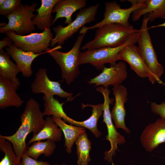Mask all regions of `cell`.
Masks as SVG:
<instances>
[{
  "label": "cell",
  "mask_w": 165,
  "mask_h": 165,
  "mask_svg": "<svg viewBox=\"0 0 165 165\" xmlns=\"http://www.w3.org/2000/svg\"><path fill=\"white\" fill-rule=\"evenodd\" d=\"M44 116L38 102L31 98L27 101L20 116L21 125L16 132L10 136L2 135L12 144L20 163L28 147L26 143L28 135L31 133L35 135L42 129L45 122Z\"/></svg>",
  "instance_id": "obj_1"
},
{
  "label": "cell",
  "mask_w": 165,
  "mask_h": 165,
  "mask_svg": "<svg viewBox=\"0 0 165 165\" xmlns=\"http://www.w3.org/2000/svg\"><path fill=\"white\" fill-rule=\"evenodd\" d=\"M138 31L131 25L127 26L117 24H105L97 28L94 39L86 43L81 49L85 50L119 46Z\"/></svg>",
  "instance_id": "obj_2"
},
{
  "label": "cell",
  "mask_w": 165,
  "mask_h": 165,
  "mask_svg": "<svg viewBox=\"0 0 165 165\" xmlns=\"http://www.w3.org/2000/svg\"><path fill=\"white\" fill-rule=\"evenodd\" d=\"M149 21L148 14L145 15L137 36V47L150 72V76L148 78L149 81L152 84L156 82L164 84L160 80L164 68L158 61L157 54L153 46L147 26Z\"/></svg>",
  "instance_id": "obj_3"
},
{
  "label": "cell",
  "mask_w": 165,
  "mask_h": 165,
  "mask_svg": "<svg viewBox=\"0 0 165 165\" xmlns=\"http://www.w3.org/2000/svg\"><path fill=\"white\" fill-rule=\"evenodd\" d=\"M86 33L79 35L72 49L63 52L58 50L62 48L57 46L51 49L48 53L58 64L61 71L62 78L68 85H70L80 73L79 60L81 53L80 49Z\"/></svg>",
  "instance_id": "obj_4"
},
{
  "label": "cell",
  "mask_w": 165,
  "mask_h": 165,
  "mask_svg": "<svg viewBox=\"0 0 165 165\" xmlns=\"http://www.w3.org/2000/svg\"><path fill=\"white\" fill-rule=\"evenodd\" d=\"M131 3L129 8H121L120 5L116 1L106 2L105 3V10L104 18L100 22L92 26L83 27L79 31V34L87 33L89 30L101 27L110 24H117L127 26L131 25L129 21V17L132 13L138 9L145 7V0H128Z\"/></svg>",
  "instance_id": "obj_5"
},
{
  "label": "cell",
  "mask_w": 165,
  "mask_h": 165,
  "mask_svg": "<svg viewBox=\"0 0 165 165\" xmlns=\"http://www.w3.org/2000/svg\"><path fill=\"white\" fill-rule=\"evenodd\" d=\"M138 32L134 35L122 45L115 47H105L86 50L81 52L79 63V65L90 63L98 70H102L105 64H113L118 61L120 52L127 46L137 43Z\"/></svg>",
  "instance_id": "obj_6"
},
{
  "label": "cell",
  "mask_w": 165,
  "mask_h": 165,
  "mask_svg": "<svg viewBox=\"0 0 165 165\" xmlns=\"http://www.w3.org/2000/svg\"><path fill=\"white\" fill-rule=\"evenodd\" d=\"M99 5L97 4L81 9L76 14L75 19L66 26L59 24L54 27L55 35L51 41L50 47L53 48L56 44L58 46L63 45L85 24L95 20Z\"/></svg>",
  "instance_id": "obj_7"
},
{
  "label": "cell",
  "mask_w": 165,
  "mask_h": 165,
  "mask_svg": "<svg viewBox=\"0 0 165 165\" xmlns=\"http://www.w3.org/2000/svg\"><path fill=\"white\" fill-rule=\"evenodd\" d=\"M5 34L12 40L13 44L22 50L35 54L47 52L50 48L53 34L50 28L45 29L41 33H31L25 35L17 34L13 31H9Z\"/></svg>",
  "instance_id": "obj_8"
},
{
  "label": "cell",
  "mask_w": 165,
  "mask_h": 165,
  "mask_svg": "<svg viewBox=\"0 0 165 165\" xmlns=\"http://www.w3.org/2000/svg\"><path fill=\"white\" fill-rule=\"evenodd\" d=\"M37 6L35 2L29 5L21 4L20 7L6 17L8 23L4 27L0 28V33L5 34L9 31H13L17 35H25L35 30L32 21Z\"/></svg>",
  "instance_id": "obj_9"
},
{
  "label": "cell",
  "mask_w": 165,
  "mask_h": 165,
  "mask_svg": "<svg viewBox=\"0 0 165 165\" xmlns=\"http://www.w3.org/2000/svg\"><path fill=\"white\" fill-rule=\"evenodd\" d=\"M96 90L102 94L104 98L103 121L105 123L107 129L106 139L109 141L111 145L110 150L104 153V159L110 163L112 161L113 156H115L116 150H118V145L125 143L126 140L124 137L117 131L112 122L110 105L113 103V100L109 97L110 90L102 86L97 87Z\"/></svg>",
  "instance_id": "obj_10"
},
{
  "label": "cell",
  "mask_w": 165,
  "mask_h": 165,
  "mask_svg": "<svg viewBox=\"0 0 165 165\" xmlns=\"http://www.w3.org/2000/svg\"><path fill=\"white\" fill-rule=\"evenodd\" d=\"M46 68H39L35 74V78L32 82L31 88L32 93H43L48 97L57 95L61 98H66L67 101H72L75 98L73 94L65 91L58 82L51 81L47 75Z\"/></svg>",
  "instance_id": "obj_11"
},
{
  "label": "cell",
  "mask_w": 165,
  "mask_h": 165,
  "mask_svg": "<svg viewBox=\"0 0 165 165\" xmlns=\"http://www.w3.org/2000/svg\"><path fill=\"white\" fill-rule=\"evenodd\" d=\"M127 72L126 63L122 61L110 64L109 67H105L102 72L88 81L94 86H101L108 88L109 86L113 87L121 85L127 78Z\"/></svg>",
  "instance_id": "obj_12"
},
{
  "label": "cell",
  "mask_w": 165,
  "mask_h": 165,
  "mask_svg": "<svg viewBox=\"0 0 165 165\" xmlns=\"http://www.w3.org/2000/svg\"><path fill=\"white\" fill-rule=\"evenodd\" d=\"M145 150L151 152L160 144L165 142V119L160 118L146 127L140 136Z\"/></svg>",
  "instance_id": "obj_13"
},
{
  "label": "cell",
  "mask_w": 165,
  "mask_h": 165,
  "mask_svg": "<svg viewBox=\"0 0 165 165\" xmlns=\"http://www.w3.org/2000/svg\"><path fill=\"white\" fill-rule=\"evenodd\" d=\"M118 60L127 63L131 69L141 78H149L150 72L140 54L137 46L134 44L129 45L123 48L119 53Z\"/></svg>",
  "instance_id": "obj_14"
},
{
  "label": "cell",
  "mask_w": 165,
  "mask_h": 165,
  "mask_svg": "<svg viewBox=\"0 0 165 165\" xmlns=\"http://www.w3.org/2000/svg\"><path fill=\"white\" fill-rule=\"evenodd\" d=\"M112 90L115 97V103L111 113L115 127L122 129L129 134L130 130L126 126L125 121L126 110L124 105L128 100L127 88L120 85L113 87Z\"/></svg>",
  "instance_id": "obj_15"
},
{
  "label": "cell",
  "mask_w": 165,
  "mask_h": 165,
  "mask_svg": "<svg viewBox=\"0 0 165 165\" xmlns=\"http://www.w3.org/2000/svg\"><path fill=\"white\" fill-rule=\"evenodd\" d=\"M51 48L47 52L39 54L31 52L24 51L12 44L5 48L7 53L15 61L16 64L25 77L28 78L32 74L31 64L33 61L42 54L48 53Z\"/></svg>",
  "instance_id": "obj_16"
},
{
  "label": "cell",
  "mask_w": 165,
  "mask_h": 165,
  "mask_svg": "<svg viewBox=\"0 0 165 165\" xmlns=\"http://www.w3.org/2000/svg\"><path fill=\"white\" fill-rule=\"evenodd\" d=\"M19 88L7 79L0 76V108L4 109L10 107H20L24 102L17 93Z\"/></svg>",
  "instance_id": "obj_17"
},
{
  "label": "cell",
  "mask_w": 165,
  "mask_h": 165,
  "mask_svg": "<svg viewBox=\"0 0 165 165\" xmlns=\"http://www.w3.org/2000/svg\"><path fill=\"white\" fill-rule=\"evenodd\" d=\"M85 0H59L54 6L52 13H56L53 25L60 18H65L64 24H69L72 21V16L77 10L85 7Z\"/></svg>",
  "instance_id": "obj_18"
},
{
  "label": "cell",
  "mask_w": 165,
  "mask_h": 165,
  "mask_svg": "<svg viewBox=\"0 0 165 165\" xmlns=\"http://www.w3.org/2000/svg\"><path fill=\"white\" fill-rule=\"evenodd\" d=\"M145 7L133 13L132 18L134 22L138 20L141 16L146 14L150 21L158 18L165 20V0H145Z\"/></svg>",
  "instance_id": "obj_19"
},
{
  "label": "cell",
  "mask_w": 165,
  "mask_h": 165,
  "mask_svg": "<svg viewBox=\"0 0 165 165\" xmlns=\"http://www.w3.org/2000/svg\"><path fill=\"white\" fill-rule=\"evenodd\" d=\"M82 109L87 107L92 108V113L90 117L82 121H77L69 117L66 122L74 126L86 128L90 130L95 137H100L102 133L97 128V123L99 118L103 114V103L97 105L82 104Z\"/></svg>",
  "instance_id": "obj_20"
},
{
  "label": "cell",
  "mask_w": 165,
  "mask_h": 165,
  "mask_svg": "<svg viewBox=\"0 0 165 165\" xmlns=\"http://www.w3.org/2000/svg\"><path fill=\"white\" fill-rule=\"evenodd\" d=\"M59 0H41V5L36 9L37 13L33 18L32 21L35 25L39 30L44 31L50 28L53 25L52 16L53 8Z\"/></svg>",
  "instance_id": "obj_21"
},
{
  "label": "cell",
  "mask_w": 165,
  "mask_h": 165,
  "mask_svg": "<svg viewBox=\"0 0 165 165\" xmlns=\"http://www.w3.org/2000/svg\"><path fill=\"white\" fill-rule=\"evenodd\" d=\"M62 133V130L54 122L52 118L48 116L45 119L42 129L37 134L33 135L28 145L44 140H50L55 143L58 142L61 140Z\"/></svg>",
  "instance_id": "obj_22"
},
{
  "label": "cell",
  "mask_w": 165,
  "mask_h": 165,
  "mask_svg": "<svg viewBox=\"0 0 165 165\" xmlns=\"http://www.w3.org/2000/svg\"><path fill=\"white\" fill-rule=\"evenodd\" d=\"M54 122L61 128L64 137L66 152L71 154L73 145L78 137L86 130L84 127L67 124L62 119L52 116Z\"/></svg>",
  "instance_id": "obj_23"
},
{
  "label": "cell",
  "mask_w": 165,
  "mask_h": 165,
  "mask_svg": "<svg viewBox=\"0 0 165 165\" xmlns=\"http://www.w3.org/2000/svg\"><path fill=\"white\" fill-rule=\"evenodd\" d=\"M10 57L3 49L0 50V76L19 86L20 83L16 76L21 72L17 65L11 60Z\"/></svg>",
  "instance_id": "obj_24"
},
{
  "label": "cell",
  "mask_w": 165,
  "mask_h": 165,
  "mask_svg": "<svg viewBox=\"0 0 165 165\" xmlns=\"http://www.w3.org/2000/svg\"><path fill=\"white\" fill-rule=\"evenodd\" d=\"M77 155V165H88L91 161L90 153L91 143L88 138L86 131L82 133L75 141Z\"/></svg>",
  "instance_id": "obj_25"
},
{
  "label": "cell",
  "mask_w": 165,
  "mask_h": 165,
  "mask_svg": "<svg viewBox=\"0 0 165 165\" xmlns=\"http://www.w3.org/2000/svg\"><path fill=\"white\" fill-rule=\"evenodd\" d=\"M56 148L55 143L50 140L44 141H37L27 147L26 153L30 157L38 160L42 154H44L46 157L50 156L55 152Z\"/></svg>",
  "instance_id": "obj_26"
},
{
  "label": "cell",
  "mask_w": 165,
  "mask_h": 165,
  "mask_svg": "<svg viewBox=\"0 0 165 165\" xmlns=\"http://www.w3.org/2000/svg\"><path fill=\"white\" fill-rule=\"evenodd\" d=\"M43 98L44 101V116L52 115L53 116L63 119L65 121L68 116L63 109V105L64 102L60 103L53 97H48L44 95Z\"/></svg>",
  "instance_id": "obj_27"
},
{
  "label": "cell",
  "mask_w": 165,
  "mask_h": 165,
  "mask_svg": "<svg viewBox=\"0 0 165 165\" xmlns=\"http://www.w3.org/2000/svg\"><path fill=\"white\" fill-rule=\"evenodd\" d=\"M0 150L4 156L0 162V165H19L12 144L0 135Z\"/></svg>",
  "instance_id": "obj_28"
},
{
  "label": "cell",
  "mask_w": 165,
  "mask_h": 165,
  "mask_svg": "<svg viewBox=\"0 0 165 165\" xmlns=\"http://www.w3.org/2000/svg\"><path fill=\"white\" fill-rule=\"evenodd\" d=\"M21 2L20 0H6L0 6V14L6 17L20 7Z\"/></svg>",
  "instance_id": "obj_29"
},
{
  "label": "cell",
  "mask_w": 165,
  "mask_h": 165,
  "mask_svg": "<svg viewBox=\"0 0 165 165\" xmlns=\"http://www.w3.org/2000/svg\"><path fill=\"white\" fill-rule=\"evenodd\" d=\"M19 165H50L47 161H38L28 156L26 152L23 155Z\"/></svg>",
  "instance_id": "obj_30"
},
{
  "label": "cell",
  "mask_w": 165,
  "mask_h": 165,
  "mask_svg": "<svg viewBox=\"0 0 165 165\" xmlns=\"http://www.w3.org/2000/svg\"><path fill=\"white\" fill-rule=\"evenodd\" d=\"M152 112L154 114L159 115L165 119V102L157 104L155 102H151L150 104Z\"/></svg>",
  "instance_id": "obj_31"
},
{
  "label": "cell",
  "mask_w": 165,
  "mask_h": 165,
  "mask_svg": "<svg viewBox=\"0 0 165 165\" xmlns=\"http://www.w3.org/2000/svg\"><path fill=\"white\" fill-rule=\"evenodd\" d=\"M11 39L8 36L4 38L0 41V50L6 46L8 47L13 44Z\"/></svg>",
  "instance_id": "obj_32"
},
{
  "label": "cell",
  "mask_w": 165,
  "mask_h": 165,
  "mask_svg": "<svg viewBox=\"0 0 165 165\" xmlns=\"http://www.w3.org/2000/svg\"><path fill=\"white\" fill-rule=\"evenodd\" d=\"M157 27H165V22L157 25L152 26L151 28H153Z\"/></svg>",
  "instance_id": "obj_33"
},
{
  "label": "cell",
  "mask_w": 165,
  "mask_h": 165,
  "mask_svg": "<svg viewBox=\"0 0 165 165\" xmlns=\"http://www.w3.org/2000/svg\"><path fill=\"white\" fill-rule=\"evenodd\" d=\"M6 0H0V6H2L5 2Z\"/></svg>",
  "instance_id": "obj_34"
},
{
  "label": "cell",
  "mask_w": 165,
  "mask_h": 165,
  "mask_svg": "<svg viewBox=\"0 0 165 165\" xmlns=\"http://www.w3.org/2000/svg\"><path fill=\"white\" fill-rule=\"evenodd\" d=\"M7 24V23H5V22L0 23V27H4Z\"/></svg>",
  "instance_id": "obj_35"
},
{
  "label": "cell",
  "mask_w": 165,
  "mask_h": 165,
  "mask_svg": "<svg viewBox=\"0 0 165 165\" xmlns=\"http://www.w3.org/2000/svg\"><path fill=\"white\" fill-rule=\"evenodd\" d=\"M54 165H67L66 164L64 163H62L60 164H59L57 163L55 164Z\"/></svg>",
  "instance_id": "obj_36"
},
{
  "label": "cell",
  "mask_w": 165,
  "mask_h": 165,
  "mask_svg": "<svg viewBox=\"0 0 165 165\" xmlns=\"http://www.w3.org/2000/svg\"><path fill=\"white\" fill-rule=\"evenodd\" d=\"M112 165H114V164H113Z\"/></svg>",
  "instance_id": "obj_37"
}]
</instances>
